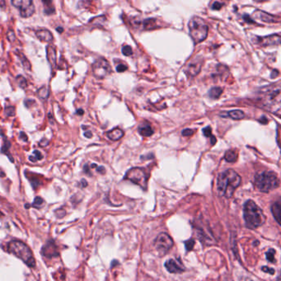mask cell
<instances>
[{
	"mask_svg": "<svg viewBox=\"0 0 281 281\" xmlns=\"http://www.w3.org/2000/svg\"><path fill=\"white\" fill-rule=\"evenodd\" d=\"M97 171L101 174L105 173V168L103 167H97Z\"/></svg>",
	"mask_w": 281,
	"mask_h": 281,
	"instance_id": "cell-43",
	"label": "cell"
},
{
	"mask_svg": "<svg viewBox=\"0 0 281 281\" xmlns=\"http://www.w3.org/2000/svg\"><path fill=\"white\" fill-rule=\"evenodd\" d=\"M277 281H279V278H278V279H277Z\"/></svg>",
	"mask_w": 281,
	"mask_h": 281,
	"instance_id": "cell-52",
	"label": "cell"
},
{
	"mask_svg": "<svg viewBox=\"0 0 281 281\" xmlns=\"http://www.w3.org/2000/svg\"><path fill=\"white\" fill-rule=\"evenodd\" d=\"M5 115L7 116H13L15 115V108L14 107H8V108H5Z\"/></svg>",
	"mask_w": 281,
	"mask_h": 281,
	"instance_id": "cell-29",
	"label": "cell"
},
{
	"mask_svg": "<svg viewBox=\"0 0 281 281\" xmlns=\"http://www.w3.org/2000/svg\"><path fill=\"white\" fill-rule=\"evenodd\" d=\"M20 138H21L23 141H27V136L23 132H21V135H20Z\"/></svg>",
	"mask_w": 281,
	"mask_h": 281,
	"instance_id": "cell-47",
	"label": "cell"
},
{
	"mask_svg": "<svg viewBox=\"0 0 281 281\" xmlns=\"http://www.w3.org/2000/svg\"><path fill=\"white\" fill-rule=\"evenodd\" d=\"M126 179L138 185L142 188L146 189L148 183V175L145 170L139 168H134L126 172Z\"/></svg>",
	"mask_w": 281,
	"mask_h": 281,
	"instance_id": "cell-6",
	"label": "cell"
},
{
	"mask_svg": "<svg viewBox=\"0 0 281 281\" xmlns=\"http://www.w3.org/2000/svg\"><path fill=\"white\" fill-rule=\"evenodd\" d=\"M7 37H8V39L11 42H14L15 39H16V36H15L14 31H9L8 34H7Z\"/></svg>",
	"mask_w": 281,
	"mask_h": 281,
	"instance_id": "cell-34",
	"label": "cell"
},
{
	"mask_svg": "<svg viewBox=\"0 0 281 281\" xmlns=\"http://www.w3.org/2000/svg\"><path fill=\"white\" fill-rule=\"evenodd\" d=\"M33 157H35L36 161H38V160H41L42 159V154L41 153V152L38 151V150H35L33 152Z\"/></svg>",
	"mask_w": 281,
	"mask_h": 281,
	"instance_id": "cell-36",
	"label": "cell"
},
{
	"mask_svg": "<svg viewBox=\"0 0 281 281\" xmlns=\"http://www.w3.org/2000/svg\"><path fill=\"white\" fill-rule=\"evenodd\" d=\"M244 19H245V21L248 22V23H254V21H252V19H251L250 17L248 16V15H245V16H244Z\"/></svg>",
	"mask_w": 281,
	"mask_h": 281,
	"instance_id": "cell-44",
	"label": "cell"
},
{
	"mask_svg": "<svg viewBox=\"0 0 281 281\" xmlns=\"http://www.w3.org/2000/svg\"><path fill=\"white\" fill-rule=\"evenodd\" d=\"M259 121L261 123V124H267L268 123V120H267V117L266 116H262V117L260 118V120H259Z\"/></svg>",
	"mask_w": 281,
	"mask_h": 281,
	"instance_id": "cell-42",
	"label": "cell"
},
{
	"mask_svg": "<svg viewBox=\"0 0 281 281\" xmlns=\"http://www.w3.org/2000/svg\"><path fill=\"white\" fill-rule=\"evenodd\" d=\"M24 103H25L26 107H31V104L35 103V101H33V100L27 99L24 101Z\"/></svg>",
	"mask_w": 281,
	"mask_h": 281,
	"instance_id": "cell-41",
	"label": "cell"
},
{
	"mask_svg": "<svg viewBox=\"0 0 281 281\" xmlns=\"http://www.w3.org/2000/svg\"><path fill=\"white\" fill-rule=\"evenodd\" d=\"M21 56L23 57V58H22V63H23V67H24L26 69L30 71V69H31V64H30L29 61L25 58V56H23L22 54Z\"/></svg>",
	"mask_w": 281,
	"mask_h": 281,
	"instance_id": "cell-31",
	"label": "cell"
},
{
	"mask_svg": "<svg viewBox=\"0 0 281 281\" xmlns=\"http://www.w3.org/2000/svg\"><path fill=\"white\" fill-rule=\"evenodd\" d=\"M241 177L234 170H226L218 178V193L220 197L230 198L241 184Z\"/></svg>",
	"mask_w": 281,
	"mask_h": 281,
	"instance_id": "cell-1",
	"label": "cell"
},
{
	"mask_svg": "<svg viewBox=\"0 0 281 281\" xmlns=\"http://www.w3.org/2000/svg\"><path fill=\"white\" fill-rule=\"evenodd\" d=\"M279 76V71H274L272 72V74H271V78H276V77Z\"/></svg>",
	"mask_w": 281,
	"mask_h": 281,
	"instance_id": "cell-45",
	"label": "cell"
},
{
	"mask_svg": "<svg viewBox=\"0 0 281 281\" xmlns=\"http://www.w3.org/2000/svg\"><path fill=\"white\" fill-rule=\"evenodd\" d=\"M239 281H253L252 280V279H250V278H248V277H242L241 279H239Z\"/></svg>",
	"mask_w": 281,
	"mask_h": 281,
	"instance_id": "cell-48",
	"label": "cell"
},
{
	"mask_svg": "<svg viewBox=\"0 0 281 281\" xmlns=\"http://www.w3.org/2000/svg\"><path fill=\"white\" fill-rule=\"evenodd\" d=\"M194 133V130H191V129H185V130H182V134L183 136L189 137L193 135Z\"/></svg>",
	"mask_w": 281,
	"mask_h": 281,
	"instance_id": "cell-32",
	"label": "cell"
},
{
	"mask_svg": "<svg viewBox=\"0 0 281 281\" xmlns=\"http://www.w3.org/2000/svg\"><path fill=\"white\" fill-rule=\"evenodd\" d=\"M36 35L38 37V39L41 40L42 42H51L54 39L51 32L48 30H39L36 32Z\"/></svg>",
	"mask_w": 281,
	"mask_h": 281,
	"instance_id": "cell-15",
	"label": "cell"
},
{
	"mask_svg": "<svg viewBox=\"0 0 281 281\" xmlns=\"http://www.w3.org/2000/svg\"><path fill=\"white\" fill-rule=\"evenodd\" d=\"M84 136L87 137V138H92V136H93V134H92L90 131H86V132L84 133Z\"/></svg>",
	"mask_w": 281,
	"mask_h": 281,
	"instance_id": "cell-46",
	"label": "cell"
},
{
	"mask_svg": "<svg viewBox=\"0 0 281 281\" xmlns=\"http://www.w3.org/2000/svg\"><path fill=\"white\" fill-rule=\"evenodd\" d=\"M245 113L242 111H239V110H235V111H231V112H227L226 114V117H231L234 120H242L245 117Z\"/></svg>",
	"mask_w": 281,
	"mask_h": 281,
	"instance_id": "cell-20",
	"label": "cell"
},
{
	"mask_svg": "<svg viewBox=\"0 0 281 281\" xmlns=\"http://www.w3.org/2000/svg\"><path fill=\"white\" fill-rule=\"evenodd\" d=\"M193 246H194V241H193L192 239L190 240V241H187V242H186V247L187 250H191Z\"/></svg>",
	"mask_w": 281,
	"mask_h": 281,
	"instance_id": "cell-39",
	"label": "cell"
},
{
	"mask_svg": "<svg viewBox=\"0 0 281 281\" xmlns=\"http://www.w3.org/2000/svg\"><path fill=\"white\" fill-rule=\"evenodd\" d=\"M17 83H19V86L23 87V89H25L27 86V80H26L25 78H23V76H17Z\"/></svg>",
	"mask_w": 281,
	"mask_h": 281,
	"instance_id": "cell-28",
	"label": "cell"
},
{
	"mask_svg": "<svg viewBox=\"0 0 281 281\" xmlns=\"http://www.w3.org/2000/svg\"><path fill=\"white\" fill-rule=\"evenodd\" d=\"M82 183H83V187H85V186H87V182H86V181L85 180H82Z\"/></svg>",
	"mask_w": 281,
	"mask_h": 281,
	"instance_id": "cell-51",
	"label": "cell"
},
{
	"mask_svg": "<svg viewBox=\"0 0 281 281\" xmlns=\"http://www.w3.org/2000/svg\"><path fill=\"white\" fill-rule=\"evenodd\" d=\"M8 251L15 256H17V258L23 260V262L31 268L36 267V260L32 252L29 247L26 245L24 242L19 240L11 241L8 244Z\"/></svg>",
	"mask_w": 281,
	"mask_h": 281,
	"instance_id": "cell-3",
	"label": "cell"
},
{
	"mask_svg": "<svg viewBox=\"0 0 281 281\" xmlns=\"http://www.w3.org/2000/svg\"><path fill=\"white\" fill-rule=\"evenodd\" d=\"M12 5L19 9L23 17H30L35 12V6L31 0H13Z\"/></svg>",
	"mask_w": 281,
	"mask_h": 281,
	"instance_id": "cell-9",
	"label": "cell"
},
{
	"mask_svg": "<svg viewBox=\"0 0 281 281\" xmlns=\"http://www.w3.org/2000/svg\"><path fill=\"white\" fill-rule=\"evenodd\" d=\"M138 133L144 137L151 136L153 130L149 124H142L138 127Z\"/></svg>",
	"mask_w": 281,
	"mask_h": 281,
	"instance_id": "cell-16",
	"label": "cell"
},
{
	"mask_svg": "<svg viewBox=\"0 0 281 281\" xmlns=\"http://www.w3.org/2000/svg\"><path fill=\"white\" fill-rule=\"evenodd\" d=\"M48 144H49V141H48L47 139H46V138H43V139L40 142V146L46 147V146H47Z\"/></svg>",
	"mask_w": 281,
	"mask_h": 281,
	"instance_id": "cell-40",
	"label": "cell"
},
{
	"mask_svg": "<svg viewBox=\"0 0 281 281\" xmlns=\"http://www.w3.org/2000/svg\"><path fill=\"white\" fill-rule=\"evenodd\" d=\"M203 134H204L205 137H208V138L214 137L212 135V129H211L210 126H207L205 128L203 129Z\"/></svg>",
	"mask_w": 281,
	"mask_h": 281,
	"instance_id": "cell-30",
	"label": "cell"
},
{
	"mask_svg": "<svg viewBox=\"0 0 281 281\" xmlns=\"http://www.w3.org/2000/svg\"><path fill=\"white\" fill-rule=\"evenodd\" d=\"M127 66L125 65V64H119L117 67H116V71L119 73L125 72V71H127Z\"/></svg>",
	"mask_w": 281,
	"mask_h": 281,
	"instance_id": "cell-35",
	"label": "cell"
},
{
	"mask_svg": "<svg viewBox=\"0 0 281 281\" xmlns=\"http://www.w3.org/2000/svg\"><path fill=\"white\" fill-rule=\"evenodd\" d=\"M222 93H223V90H222L221 87H212L209 92V97L212 99H218L221 96Z\"/></svg>",
	"mask_w": 281,
	"mask_h": 281,
	"instance_id": "cell-23",
	"label": "cell"
},
{
	"mask_svg": "<svg viewBox=\"0 0 281 281\" xmlns=\"http://www.w3.org/2000/svg\"><path fill=\"white\" fill-rule=\"evenodd\" d=\"M47 51V60H49V62L51 64L52 67L56 66V50L52 46H48L46 49Z\"/></svg>",
	"mask_w": 281,
	"mask_h": 281,
	"instance_id": "cell-18",
	"label": "cell"
},
{
	"mask_svg": "<svg viewBox=\"0 0 281 281\" xmlns=\"http://www.w3.org/2000/svg\"><path fill=\"white\" fill-rule=\"evenodd\" d=\"M201 60H196V59H195L194 60H192V61L187 65V71H186V73H187L190 76L195 77L198 75L200 71H201Z\"/></svg>",
	"mask_w": 281,
	"mask_h": 281,
	"instance_id": "cell-13",
	"label": "cell"
},
{
	"mask_svg": "<svg viewBox=\"0 0 281 281\" xmlns=\"http://www.w3.org/2000/svg\"><path fill=\"white\" fill-rule=\"evenodd\" d=\"M43 199L41 198V197H36L32 205H33L34 208L39 209V208H41V207H42V205H43Z\"/></svg>",
	"mask_w": 281,
	"mask_h": 281,
	"instance_id": "cell-26",
	"label": "cell"
},
{
	"mask_svg": "<svg viewBox=\"0 0 281 281\" xmlns=\"http://www.w3.org/2000/svg\"><path fill=\"white\" fill-rule=\"evenodd\" d=\"M122 53L126 56H130L133 54V50L131 46H125L122 47Z\"/></svg>",
	"mask_w": 281,
	"mask_h": 281,
	"instance_id": "cell-27",
	"label": "cell"
},
{
	"mask_svg": "<svg viewBox=\"0 0 281 281\" xmlns=\"http://www.w3.org/2000/svg\"><path fill=\"white\" fill-rule=\"evenodd\" d=\"M165 267L168 271H169L170 273H173V274L182 273L185 271L184 267L181 263V261L174 260V259H170V260H167L165 263Z\"/></svg>",
	"mask_w": 281,
	"mask_h": 281,
	"instance_id": "cell-11",
	"label": "cell"
},
{
	"mask_svg": "<svg viewBox=\"0 0 281 281\" xmlns=\"http://www.w3.org/2000/svg\"><path fill=\"white\" fill-rule=\"evenodd\" d=\"M141 27L145 30L154 29L157 27V23L155 19H146L141 23Z\"/></svg>",
	"mask_w": 281,
	"mask_h": 281,
	"instance_id": "cell-22",
	"label": "cell"
},
{
	"mask_svg": "<svg viewBox=\"0 0 281 281\" xmlns=\"http://www.w3.org/2000/svg\"><path fill=\"white\" fill-rule=\"evenodd\" d=\"M173 246V240L167 234H160L154 242V248L160 256H164Z\"/></svg>",
	"mask_w": 281,
	"mask_h": 281,
	"instance_id": "cell-7",
	"label": "cell"
},
{
	"mask_svg": "<svg viewBox=\"0 0 281 281\" xmlns=\"http://www.w3.org/2000/svg\"><path fill=\"white\" fill-rule=\"evenodd\" d=\"M190 35L196 43H201L206 39L209 27L204 19L199 17H193L189 22Z\"/></svg>",
	"mask_w": 281,
	"mask_h": 281,
	"instance_id": "cell-5",
	"label": "cell"
},
{
	"mask_svg": "<svg viewBox=\"0 0 281 281\" xmlns=\"http://www.w3.org/2000/svg\"><path fill=\"white\" fill-rule=\"evenodd\" d=\"M42 252L43 256L49 257V258L58 255L57 248H56V245L53 242H48L47 245L44 246L43 248H42Z\"/></svg>",
	"mask_w": 281,
	"mask_h": 281,
	"instance_id": "cell-14",
	"label": "cell"
},
{
	"mask_svg": "<svg viewBox=\"0 0 281 281\" xmlns=\"http://www.w3.org/2000/svg\"><path fill=\"white\" fill-rule=\"evenodd\" d=\"M124 136V132L120 129H114L108 133V137L113 141L119 140Z\"/></svg>",
	"mask_w": 281,
	"mask_h": 281,
	"instance_id": "cell-17",
	"label": "cell"
},
{
	"mask_svg": "<svg viewBox=\"0 0 281 281\" xmlns=\"http://www.w3.org/2000/svg\"><path fill=\"white\" fill-rule=\"evenodd\" d=\"M255 42L261 46H279V44H280V35L275 34V35L264 37V38L258 37V38H256Z\"/></svg>",
	"mask_w": 281,
	"mask_h": 281,
	"instance_id": "cell-10",
	"label": "cell"
},
{
	"mask_svg": "<svg viewBox=\"0 0 281 281\" xmlns=\"http://www.w3.org/2000/svg\"><path fill=\"white\" fill-rule=\"evenodd\" d=\"M243 217L247 227L251 230L260 227L266 221V216L262 209L253 201H247L244 205Z\"/></svg>",
	"mask_w": 281,
	"mask_h": 281,
	"instance_id": "cell-2",
	"label": "cell"
},
{
	"mask_svg": "<svg viewBox=\"0 0 281 281\" xmlns=\"http://www.w3.org/2000/svg\"><path fill=\"white\" fill-rule=\"evenodd\" d=\"M271 211H272L273 215L275 217V220L277 223H280V215H281V206L280 203L277 202L272 205L271 208Z\"/></svg>",
	"mask_w": 281,
	"mask_h": 281,
	"instance_id": "cell-19",
	"label": "cell"
},
{
	"mask_svg": "<svg viewBox=\"0 0 281 281\" xmlns=\"http://www.w3.org/2000/svg\"><path fill=\"white\" fill-rule=\"evenodd\" d=\"M56 13V9L53 6H46L45 8V13L46 15H52Z\"/></svg>",
	"mask_w": 281,
	"mask_h": 281,
	"instance_id": "cell-33",
	"label": "cell"
},
{
	"mask_svg": "<svg viewBox=\"0 0 281 281\" xmlns=\"http://www.w3.org/2000/svg\"><path fill=\"white\" fill-rule=\"evenodd\" d=\"M38 95L40 98H42L43 100L47 99L49 96H50V92H49V89L46 87H42L38 90Z\"/></svg>",
	"mask_w": 281,
	"mask_h": 281,
	"instance_id": "cell-24",
	"label": "cell"
},
{
	"mask_svg": "<svg viewBox=\"0 0 281 281\" xmlns=\"http://www.w3.org/2000/svg\"><path fill=\"white\" fill-rule=\"evenodd\" d=\"M253 16L256 17V19L261 20V21L265 22V23H278L279 22V19H277L275 16L269 14V13H265L262 11L256 10L253 13Z\"/></svg>",
	"mask_w": 281,
	"mask_h": 281,
	"instance_id": "cell-12",
	"label": "cell"
},
{
	"mask_svg": "<svg viewBox=\"0 0 281 281\" xmlns=\"http://www.w3.org/2000/svg\"><path fill=\"white\" fill-rule=\"evenodd\" d=\"M83 113H84V111L83 109L77 110V114L78 115H83Z\"/></svg>",
	"mask_w": 281,
	"mask_h": 281,
	"instance_id": "cell-49",
	"label": "cell"
},
{
	"mask_svg": "<svg viewBox=\"0 0 281 281\" xmlns=\"http://www.w3.org/2000/svg\"><path fill=\"white\" fill-rule=\"evenodd\" d=\"M261 270H262L264 272L269 273V274H271V275H274L275 272V270H274V269L269 268V267H263L262 268H261Z\"/></svg>",
	"mask_w": 281,
	"mask_h": 281,
	"instance_id": "cell-37",
	"label": "cell"
},
{
	"mask_svg": "<svg viewBox=\"0 0 281 281\" xmlns=\"http://www.w3.org/2000/svg\"><path fill=\"white\" fill-rule=\"evenodd\" d=\"M254 183L256 188L262 192H270L279 185V178L273 172H259L255 175Z\"/></svg>",
	"mask_w": 281,
	"mask_h": 281,
	"instance_id": "cell-4",
	"label": "cell"
},
{
	"mask_svg": "<svg viewBox=\"0 0 281 281\" xmlns=\"http://www.w3.org/2000/svg\"><path fill=\"white\" fill-rule=\"evenodd\" d=\"M112 71L108 60L105 59H98L93 64V75L96 78L99 79H104Z\"/></svg>",
	"mask_w": 281,
	"mask_h": 281,
	"instance_id": "cell-8",
	"label": "cell"
},
{
	"mask_svg": "<svg viewBox=\"0 0 281 281\" xmlns=\"http://www.w3.org/2000/svg\"><path fill=\"white\" fill-rule=\"evenodd\" d=\"M238 157V153L237 150L234 149H231L229 151L226 152L225 155H224V160L229 163H234L237 161Z\"/></svg>",
	"mask_w": 281,
	"mask_h": 281,
	"instance_id": "cell-21",
	"label": "cell"
},
{
	"mask_svg": "<svg viewBox=\"0 0 281 281\" xmlns=\"http://www.w3.org/2000/svg\"><path fill=\"white\" fill-rule=\"evenodd\" d=\"M222 6H223V5H222L221 3L215 2L212 5V9L213 10H219V9H221Z\"/></svg>",
	"mask_w": 281,
	"mask_h": 281,
	"instance_id": "cell-38",
	"label": "cell"
},
{
	"mask_svg": "<svg viewBox=\"0 0 281 281\" xmlns=\"http://www.w3.org/2000/svg\"><path fill=\"white\" fill-rule=\"evenodd\" d=\"M56 31H58V32H63V31H64V29H63L62 27H58V28H56Z\"/></svg>",
	"mask_w": 281,
	"mask_h": 281,
	"instance_id": "cell-50",
	"label": "cell"
},
{
	"mask_svg": "<svg viewBox=\"0 0 281 281\" xmlns=\"http://www.w3.org/2000/svg\"><path fill=\"white\" fill-rule=\"evenodd\" d=\"M275 251L274 249H270L267 252V259L271 263H275L276 260L275 258Z\"/></svg>",
	"mask_w": 281,
	"mask_h": 281,
	"instance_id": "cell-25",
	"label": "cell"
}]
</instances>
